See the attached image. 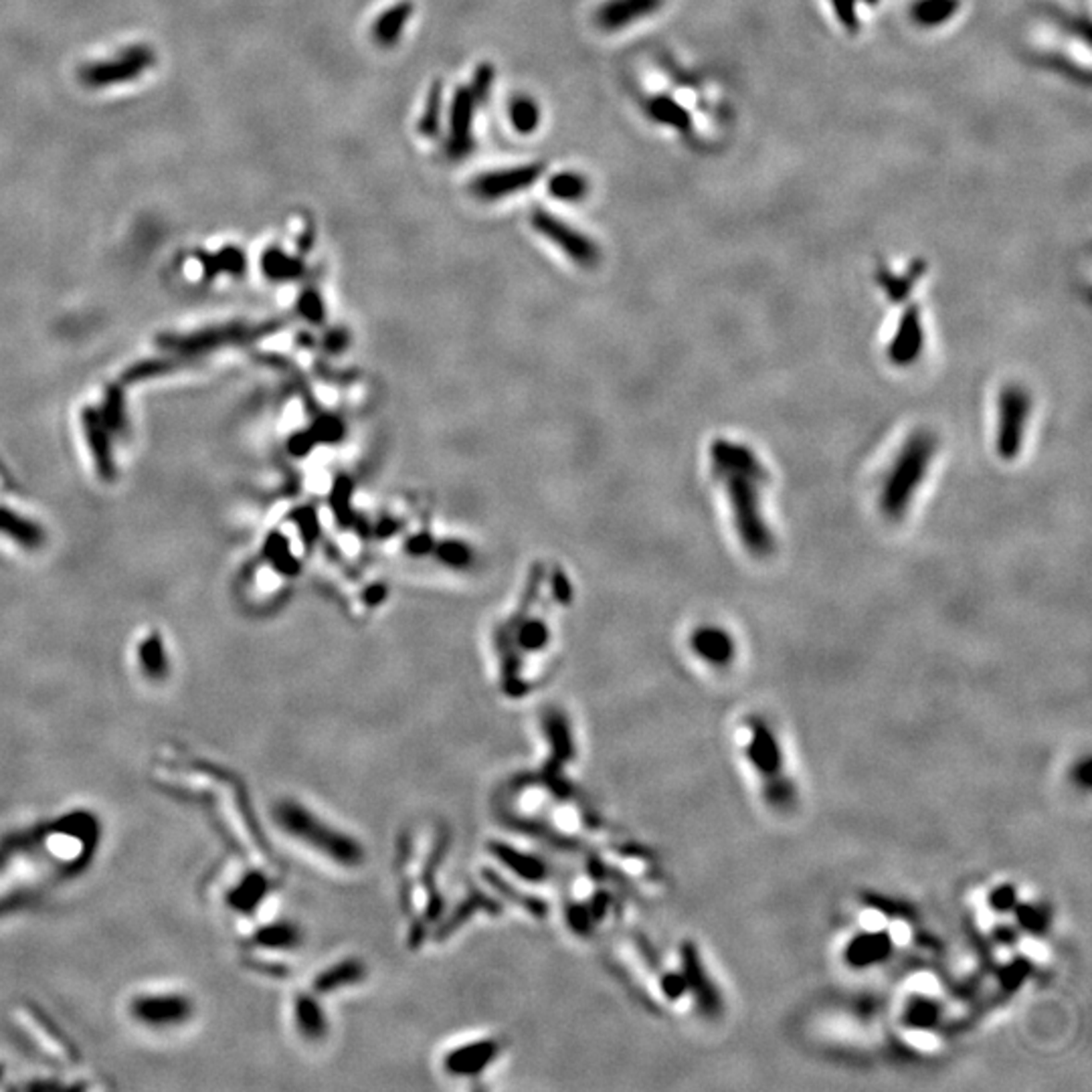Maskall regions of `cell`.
<instances>
[{
  "mask_svg": "<svg viewBox=\"0 0 1092 1092\" xmlns=\"http://www.w3.org/2000/svg\"><path fill=\"white\" fill-rule=\"evenodd\" d=\"M713 472L726 490L728 506L733 512L735 530L742 546L759 559H767L777 549V540L763 515L761 491L769 486L771 474L755 450L747 443L720 440L710 447Z\"/></svg>",
  "mask_w": 1092,
  "mask_h": 1092,
  "instance_id": "6da1fadb",
  "label": "cell"
},
{
  "mask_svg": "<svg viewBox=\"0 0 1092 1092\" xmlns=\"http://www.w3.org/2000/svg\"><path fill=\"white\" fill-rule=\"evenodd\" d=\"M937 437L928 431L912 433L880 490V512L888 520H902L909 512L916 491L923 486L937 453Z\"/></svg>",
  "mask_w": 1092,
  "mask_h": 1092,
  "instance_id": "7a4b0ae2",
  "label": "cell"
},
{
  "mask_svg": "<svg viewBox=\"0 0 1092 1092\" xmlns=\"http://www.w3.org/2000/svg\"><path fill=\"white\" fill-rule=\"evenodd\" d=\"M281 817H286V824L293 836L302 839L305 846L316 848L314 851H318L322 860L332 862L334 868L353 870L363 864V848H360L354 838L342 832V829L322 822L318 815L304 810L302 805L286 807V810H281Z\"/></svg>",
  "mask_w": 1092,
  "mask_h": 1092,
  "instance_id": "3957f363",
  "label": "cell"
},
{
  "mask_svg": "<svg viewBox=\"0 0 1092 1092\" xmlns=\"http://www.w3.org/2000/svg\"><path fill=\"white\" fill-rule=\"evenodd\" d=\"M1032 395L1022 385H1008L999 395L998 421V453L1003 460H1013L1020 453L1025 425L1032 415Z\"/></svg>",
  "mask_w": 1092,
  "mask_h": 1092,
  "instance_id": "277c9868",
  "label": "cell"
},
{
  "mask_svg": "<svg viewBox=\"0 0 1092 1092\" xmlns=\"http://www.w3.org/2000/svg\"><path fill=\"white\" fill-rule=\"evenodd\" d=\"M155 55L148 47H128L112 55V59L85 65L81 69V81L87 87H109L118 83H128L152 68Z\"/></svg>",
  "mask_w": 1092,
  "mask_h": 1092,
  "instance_id": "5b68a950",
  "label": "cell"
},
{
  "mask_svg": "<svg viewBox=\"0 0 1092 1092\" xmlns=\"http://www.w3.org/2000/svg\"><path fill=\"white\" fill-rule=\"evenodd\" d=\"M502 1044L498 1037H476V1040L453 1046L441 1056L443 1074L460 1080H478L486 1068L494 1066L502 1054Z\"/></svg>",
  "mask_w": 1092,
  "mask_h": 1092,
  "instance_id": "8992f818",
  "label": "cell"
},
{
  "mask_svg": "<svg viewBox=\"0 0 1092 1092\" xmlns=\"http://www.w3.org/2000/svg\"><path fill=\"white\" fill-rule=\"evenodd\" d=\"M530 221H532V227L537 229L542 237L549 239V242H552L556 247H561L566 255L577 261V264L593 266L595 261L599 259V249L591 242V239H587L581 231H577V229H573L571 225H566L552 213L544 211V209H537V211H532Z\"/></svg>",
  "mask_w": 1092,
  "mask_h": 1092,
  "instance_id": "52a82bcc",
  "label": "cell"
},
{
  "mask_svg": "<svg viewBox=\"0 0 1092 1092\" xmlns=\"http://www.w3.org/2000/svg\"><path fill=\"white\" fill-rule=\"evenodd\" d=\"M542 170H544V164L532 162V164H522V167H515V168L486 172V174H482V177L472 180V187H469V191H472V194L478 196L479 201H498V199H504V196L530 189L532 184L540 179Z\"/></svg>",
  "mask_w": 1092,
  "mask_h": 1092,
  "instance_id": "ba28073f",
  "label": "cell"
},
{
  "mask_svg": "<svg viewBox=\"0 0 1092 1092\" xmlns=\"http://www.w3.org/2000/svg\"><path fill=\"white\" fill-rule=\"evenodd\" d=\"M478 100L469 87H457L450 112V138H447V156L462 160L474 150V114Z\"/></svg>",
  "mask_w": 1092,
  "mask_h": 1092,
  "instance_id": "9c48e42d",
  "label": "cell"
},
{
  "mask_svg": "<svg viewBox=\"0 0 1092 1092\" xmlns=\"http://www.w3.org/2000/svg\"><path fill=\"white\" fill-rule=\"evenodd\" d=\"M664 0H605L597 8L595 23L601 31L615 32L658 13Z\"/></svg>",
  "mask_w": 1092,
  "mask_h": 1092,
  "instance_id": "30bf717a",
  "label": "cell"
},
{
  "mask_svg": "<svg viewBox=\"0 0 1092 1092\" xmlns=\"http://www.w3.org/2000/svg\"><path fill=\"white\" fill-rule=\"evenodd\" d=\"M923 344L924 330L921 324V310L912 305V308L904 312L897 334L890 341L888 356L897 366H909L923 353Z\"/></svg>",
  "mask_w": 1092,
  "mask_h": 1092,
  "instance_id": "8fae6325",
  "label": "cell"
},
{
  "mask_svg": "<svg viewBox=\"0 0 1092 1092\" xmlns=\"http://www.w3.org/2000/svg\"><path fill=\"white\" fill-rule=\"evenodd\" d=\"M413 13L415 6L409 0H401V3L389 6L385 13H380L375 19L373 29H370V37H373V41L382 49L395 47L399 39L403 37V32H405Z\"/></svg>",
  "mask_w": 1092,
  "mask_h": 1092,
  "instance_id": "7c38bea8",
  "label": "cell"
},
{
  "mask_svg": "<svg viewBox=\"0 0 1092 1092\" xmlns=\"http://www.w3.org/2000/svg\"><path fill=\"white\" fill-rule=\"evenodd\" d=\"M692 648L702 660L714 665H725L735 658V641L723 627L706 626L694 631Z\"/></svg>",
  "mask_w": 1092,
  "mask_h": 1092,
  "instance_id": "4fadbf2b",
  "label": "cell"
},
{
  "mask_svg": "<svg viewBox=\"0 0 1092 1092\" xmlns=\"http://www.w3.org/2000/svg\"><path fill=\"white\" fill-rule=\"evenodd\" d=\"M959 13V0H919L912 6V19L921 27H941Z\"/></svg>",
  "mask_w": 1092,
  "mask_h": 1092,
  "instance_id": "5bb4252c",
  "label": "cell"
},
{
  "mask_svg": "<svg viewBox=\"0 0 1092 1092\" xmlns=\"http://www.w3.org/2000/svg\"><path fill=\"white\" fill-rule=\"evenodd\" d=\"M508 119L518 134H532L540 126V107L530 95H516L508 105Z\"/></svg>",
  "mask_w": 1092,
  "mask_h": 1092,
  "instance_id": "9a60e30c",
  "label": "cell"
},
{
  "mask_svg": "<svg viewBox=\"0 0 1092 1092\" xmlns=\"http://www.w3.org/2000/svg\"><path fill=\"white\" fill-rule=\"evenodd\" d=\"M546 187H549L551 196H554V199H559V201H566V203L583 201L585 196L589 194V180L578 172L554 174V177H551Z\"/></svg>",
  "mask_w": 1092,
  "mask_h": 1092,
  "instance_id": "2e32d148",
  "label": "cell"
},
{
  "mask_svg": "<svg viewBox=\"0 0 1092 1092\" xmlns=\"http://www.w3.org/2000/svg\"><path fill=\"white\" fill-rule=\"evenodd\" d=\"M648 112L655 122L672 126L676 130H686L690 126V116L678 104L672 102L670 97H655L648 104Z\"/></svg>",
  "mask_w": 1092,
  "mask_h": 1092,
  "instance_id": "e0dca14e",
  "label": "cell"
},
{
  "mask_svg": "<svg viewBox=\"0 0 1092 1092\" xmlns=\"http://www.w3.org/2000/svg\"><path fill=\"white\" fill-rule=\"evenodd\" d=\"M923 271L924 269L921 266H912V269H909V273H906L904 278H900V276H897V273H890V271L884 269L878 273V281H880V286L887 290L892 302H900L906 293H911V290L914 288V283H916V279L921 278Z\"/></svg>",
  "mask_w": 1092,
  "mask_h": 1092,
  "instance_id": "ac0fdd59",
  "label": "cell"
},
{
  "mask_svg": "<svg viewBox=\"0 0 1092 1092\" xmlns=\"http://www.w3.org/2000/svg\"><path fill=\"white\" fill-rule=\"evenodd\" d=\"M441 104H443L441 83H433L429 93H428V102H425L423 116L419 119V132L423 136H429L431 138V136H435L437 132H440Z\"/></svg>",
  "mask_w": 1092,
  "mask_h": 1092,
  "instance_id": "d6986e66",
  "label": "cell"
},
{
  "mask_svg": "<svg viewBox=\"0 0 1092 1092\" xmlns=\"http://www.w3.org/2000/svg\"><path fill=\"white\" fill-rule=\"evenodd\" d=\"M494 80H496V73H494V68H491V65L484 63V65H479V68L476 69L474 81H472V85H469V90H472V93H474V97L478 100V104H482V102L488 100L491 85H494Z\"/></svg>",
  "mask_w": 1092,
  "mask_h": 1092,
  "instance_id": "ffe728a7",
  "label": "cell"
},
{
  "mask_svg": "<svg viewBox=\"0 0 1092 1092\" xmlns=\"http://www.w3.org/2000/svg\"><path fill=\"white\" fill-rule=\"evenodd\" d=\"M866 3H868V0H866ZM834 5H836L838 17L844 23V27L856 29L858 27V15H856L858 0H834Z\"/></svg>",
  "mask_w": 1092,
  "mask_h": 1092,
  "instance_id": "44dd1931",
  "label": "cell"
}]
</instances>
